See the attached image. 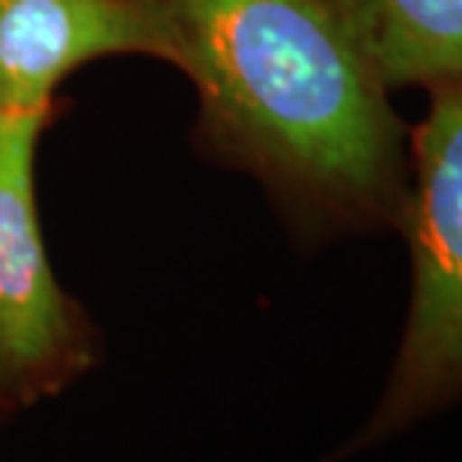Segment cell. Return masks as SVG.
<instances>
[{"label":"cell","instance_id":"1","mask_svg":"<svg viewBox=\"0 0 462 462\" xmlns=\"http://www.w3.org/2000/svg\"><path fill=\"white\" fill-rule=\"evenodd\" d=\"M212 162L260 182L304 254L397 233L409 125L326 0H152Z\"/></svg>","mask_w":462,"mask_h":462},{"label":"cell","instance_id":"2","mask_svg":"<svg viewBox=\"0 0 462 462\" xmlns=\"http://www.w3.org/2000/svg\"><path fill=\"white\" fill-rule=\"evenodd\" d=\"M409 125L406 239L411 290L400 346L367 420L326 462L358 457L462 406V84L432 90Z\"/></svg>","mask_w":462,"mask_h":462},{"label":"cell","instance_id":"3","mask_svg":"<svg viewBox=\"0 0 462 462\" xmlns=\"http://www.w3.org/2000/svg\"><path fill=\"white\" fill-rule=\"evenodd\" d=\"M51 111L0 114V400L18 415L102 364L105 340L57 278L39 224L36 152Z\"/></svg>","mask_w":462,"mask_h":462},{"label":"cell","instance_id":"4","mask_svg":"<svg viewBox=\"0 0 462 462\" xmlns=\"http://www.w3.org/2000/svg\"><path fill=\"white\" fill-rule=\"evenodd\" d=\"M105 57L171 66L152 0H0V114L51 111L66 78Z\"/></svg>","mask_w":462,"mask_h":462},{"label":"cell","instance_id":"5","mask_svg":"<svg viewBox=\"0 0 462 462\" xmlns=\"http://www.w3.org/2000/svg\"><path fill=\"white\" fill-rule=\"evenodd\" d=\"M388 90L462 84V0H326Z\"/></svg>","mask_w":462,"mask_h":462},{"label":"cell","instance_id":"6","mask_svg":"<svg viewBox=\"0 0 462 462\" xmlns=\"http://www.w3.org/2000/svg\"><path fill=\"white\" fill-rule=\"evenodd\" d=\"M13 418H15V415H13V411H9V409H6V402H4V400H0V427H4V424H6V420H13Z\"/></svg>","mask_w":462,"mask_h":462}]
</instances>
